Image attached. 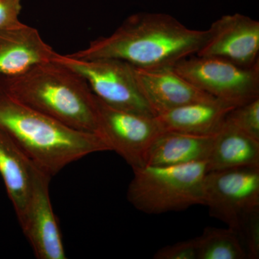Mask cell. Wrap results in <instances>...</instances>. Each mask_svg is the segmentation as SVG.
I'll use <instances>...</instances> for the list:
<instances>
[{
  "label": "cell",
  "instance_id": "cell-1",
  "mask_svg": "<svg viewBox=\"0 0 259 259\" xmlns=\"http://www.w3.org/2000/svg\"><path fill=\"white\" fill-rule=\"evenodd\" d=\"M207 35V30L187 28L171 15L142 12L129 16L111 35L69 55L87 60L118 59L140 69L175 67L196 55Z\"/></svg>",
  "mask_w": 259,
  "mask_h": 259
},
{
  "label": "cell",
  "instance_id": "cell-2",
  "mask_svg": "<svg viewBox=\"0 0 259 259\" xmlns=\"http://www.w3.org/2000/svg\"><path fill=\"white\" fill-rule=\"evenodd\" d=\"M0 126L51 177L92 153L111 151L99 135L71 128L20 102L8 91L1 75Z\"/></svg>",
  "mask_w": 259,
  "mask_h": 259
},
{
  "label": "cell",
  "instance_id": "cell-3",
  "mask_svg": "<svg viewBox=\"0 0 259 259\" xmlns=\"http://www.w3.org/2000/svg\"><path fill=\"white\" fill-rule=\"evenodd\" d=\"M2 77L10 93L25 105L71 128L98 135L95 95L73 70L51 61Z\"/></svg>",
  "mask_w": 259,
  "mask_h": 259
},
{
  "label": "cell",
  "instance_id": "cell-4",
  "mask_svg": "<svg viewBox=\"0 0 259 259\" xmlns=\"http://www.w3.org/2000/svg\"><path fill=\"white\" fill-rule=\"evenodd\" d=\"M207 161L134 170L128 186L130 203L146 214H161L204 205Z\"/></svg>",
  "mask_w": 259,
  "mask_h": 259
},
{
  "label": "cell",
  "instance_id": "cell-5",
  "mask_svg": "<svg viewBox=\"0 0 259 259\" xmlns=\"http://www.w3.org/2000/svg\"><path fill=\"white\" fill-rule=\"evenodd\" d=\"M54 61L83 76L94 95L115 108L153 116L141 93L134 66L114 59H79L58 54Z\"/></svg>",
  "mask_w": 259,
  "mask_h": 259
},
{
  "label": "cell",
  "instance_id": "cell-6",
  "mask_svg": "<svg viewBox=\"0 0 259 259\" xmlns=\"http://www.w3.org/2000/svg\"><path fill=\"white\" fill-rule=\"evenodd\" d=\"M174 69L199 90L235 106L259 97V63L245 68L219 58L192 55Z\"/></svg>",
  "mask_w": 259,
  "mask_h": 259
},
{
  "label": "cell",
  "instance_id": "cell-7",
  "mask_svg": "<svg viewBox=\"0 0 259 259\" xmlns=\"http://www.w3.org/2000/svg\"><path fill=\"white\" fill-rule=\"evenodd\" d=\"M95 102L99 136L133 170L144 167L148 149L164 131L156 117L115 108L95 95Z\"/></svg>",
  "mask_w": 259,
  "mask_h": 259
},
{
  "label": "cell",
  "instance_id": "cell-8",
  "mask_svg": "<svg viewBox=\"0 0 259 259\" xmlns=\"http://www.w3.org/2000/svg\"><path fill=\"white\" fill-rule=\"evenodd\" d=\"M203 196L211 217L238 232L245 214L259 208V167L207 172Z\"/></svg>",
  "mask_w": 259,
  "mask_h": 259
},
{
  "label": "cell",
  "instance_id": "cell-9",
  "mask_svg": "<svg viewBox=\"0 0 259 259\" xmlns=\"http://www.w3.org/2000/svg\"><path fill=\"white\" fill-rule=\"evenodd\" d=\"M51 179L35 165L28 204L18 222L37 258L66 259L60 228L51 202Z\"/></svg>",
  "mask_w": 259,
  "mask_h": 259
},
{
  "label": "cell",
  "instance_id": "cell-10",
  "mask_svg": "<svg viewBox=\"0 0 259 259\" xmlns=\"http://www.w3.org/2000/svg\"><path fill=\"white\" fill-rule=\"evenodd\" d=\"M207 32L196 55L219 58L245 68L258 64V20L241 13L223 15L211 24Z\"/></svg>",
  "mask_w": 259,
  "mask_h": 259
},
{
  "label": "cell",
  "instance_id": "cell-11",
  "mask_svg": "<svg viewBox=\"0 0 259 259\" xmlns=\"http://www.w3.org/2000/svg\"><path fill=\"white\" fill-rule=\"evenodd\" d=\"M141 93L155 117L188 104L213 100L177 73L174 67L145 69L134 67Z\"/></svg>",
  "mask_w": 259,
  "mask_h": 259
},
{
  "label": "cell",
  "instance_id": "cell-12",
  "mask_svg": "<svg viewBox=\"0 0 259 259\" xmlns=\"http://www.w3.org/2000/svg\"><path fill=\"white\" fill-rule=\"evenodd\" d=\"M58 53L36 29L22 23L0 31V75L23 74L37 64L54 61Z\"/></svg>",
  "mask_w": 259,
  "mask_h": 259
},
{
  "label": "cell",
  "instance_id": "cell-13",
  "mask_svg": "<svg viewBox=\"0 0 259 259\" xmlns=\"http://www.w3.org/2000/svg\"><path fill=\"white\" fill-rule=\"evenodd\" d=\"M215 136L216 134L195 135L163 131L148 149L145 166H177L207 161Z\"/></svg>",
  "mask_w": 259,
  "mask_h": 259
},
{
  "label": "cell",
  "instance_id": "cell-14",
  "mask_svg": "<svg viewBox=\"0 0 259 259\" xmlns=\"http://www.w3.org/2000/svg\"><path fill=\"white\" fill-rule=\"evenodd\" d=\"M34 166L23 148L0 126V175L18 221L28 204Z\"/></svg>",
  "mask_w": 259,
  "mask_h": 259
},
{
  "label": "cell",
  "instance_id": "cell-15",
  "mask_svg": "<svg viewBox=\"0 0 259 259\" xmlns=\"http://www.w3.org/2000/svg\"><path fill=\"white\" fill-rule=\"evenodd\" d=\"M235 105L218 99L194 102L156 116L164 131L195 135L217 134Z\"/></svg>",
  "mask_w": 259,
  "mask_h": 259
},
{
  "label": "cell",
  "instance_id": "cell-16",
  "mask_svg": "<svg viewBox=\"0 0 259 259\" xmlns=\"http://www.w3.org/2000/svg\"><path fill=\"white\" fill-rule=\"evenodd\" d=\"M259 167V141L225 120L216 134L207 171Z\"/></svg>",
  "mask_w": 259,
  "mask_h": 259
},
{
  "label": "cell",
  "instance_id": "cell-17",
  "mask_svg": "<svg viewBox=\"0 0 259 259\" xmlns=\"http://www.w3.org/2000/svg\"><path fill=\"white\" fill-rule=\"evenodd\" d=\"M198 240L197 259H244V245L239 235L231 228L207 227Z\"/></svg>",
  "mask_w": 259,
  "mask_h": 259
},
{
  "label": "cell",
  "instance_id": "cell-18",
  "mask_svg": "<svg viewBox=\"0 0 259 259\" xmlns=\"http://www.w3.org/2000/svg\"><path fill=\"white\" fill-rule=\"evenodd\" d=\"M226 121L259 141V97L234 107L227 115Z\"/></svg>",
  "mask_w": 259,
  "mask_h": 259
},
{
  "label": "cell",
  "instance_id": "cell-19",
  "mask_svg": "<svg viewBox=\"0 0 259 259\" xmlns=\"http://www.w3.org/2000/svg\"><path fill=\"white\" fill-rule=\"evenodd\" d=\"M237 233L244 245L247 258H259V208L245 214Z\"/></svg>",
  "mask_w": 259,
  "mask_h": 259
},
{
  "label": "cell",
  "instance_id": "cell-20",
  "mask_svg": "<svg viewBox=\"0 0 259 259\" xmlns=\"http://www.w3.org/2000/svg\"><path fill=\"white\" fill-rule=\"evenodd\" d=\"M198 240L197 238L188 241L178 242L166 245L153 255L156 259H197Z\"/></svg>",
  "mask_w": 259,
  "mask_h": 259
},
{
  "label": "cell",
  "instance_id": "cell-21",
  "mask_svg": "<svg viewBox=\"0 0 259 259\" xmlns=\"http://www.w3.org/2000/svg\"><path fill=\"white\" fill-rule=\"evenodd\" d=\"M21 0H0V31L21 25Z\"/></svg>",
  "mask_w": 259,
  "mask_h": 259
}]
</instances>
